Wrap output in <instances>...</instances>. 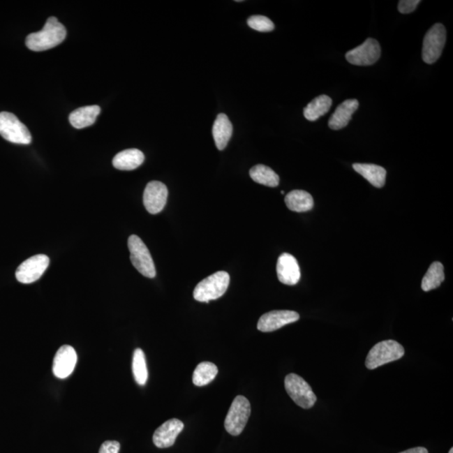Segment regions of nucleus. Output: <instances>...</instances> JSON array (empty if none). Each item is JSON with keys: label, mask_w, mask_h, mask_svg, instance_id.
<instances>
[{"label": "nucleus", "mask_w": 453, "mask_h": 453, "mask_svg": "<svg viewBox=\"0 0 453 453\" xmlns=\"http://www.w3.org/2000/svg\"><path fill=\"white\" fill-rule=\"evenodd\" d=\"M445 280L444 266L440 262H434L428 269L422 282V289L424 292H430L438 288Z\"/></svg>", "instance_id": "obj_24"}, {"label": "nucleus", "mask_w": 453, "mask_h": 453, "mask_svg": "<svg viewBox=\"0 0 453 453\" xmlns=\"http://www.w3.org/2000/svg\"><path fill=\"white\" fill-rule=\"evenodd\" d=\"M218 373V369L211 362H202L195 369L193 376V384L199 387L211 383Z\"/></svg>", "instance_id": "obj_25"}, {"label": "nucleus", "mask_w": 453, "mask_h": 453, "mask_svg": "<svg viewBox=\"0 0 453 453\" xmlns=\"http://www.w3.org/2000/svg\"><path fill=\"white\" fill-rule=\"evenodd\" d=\"M251 413V406L248 399L243 396H237L232 403L224 422L228 433L235 436L242 433Z\"/></svg>", "instance_id": "obj_5"}, {"label": "nucleus", "mask_w": 453, "mask_h": 453, "mask_svg": "<svg viewBox=\"0 0 453 453\" xmlns=\"http://www.w3.org/2000/svg\"><path fill=\"white\" fill-rule=\"evenodd\" d=\"M285 388L292 401L303 409L311 408L317 401V396L309 384L296 373L286 376Z\"/></svg>", "instance_id": "obj_6"}, {"label": "nucleus", "mask_w": 453, "mask_h": 453, "mask_svg": "<svg viewBox=\"0 0 453 453\" xmlns=\"http://www.w3.org/2000/svg\"><path fill=\"white\" fill-rule=\"evenodd\" d=\"M286 206L290 210L296 213H304L313 209L314 201L309 193L302 190H294L286 195L285 198Z\"/></svg>", "instance_id": "obj_21"}, {"label": "nucleus", "mask_w": 453, "mask_h": 453, "mask_svg": "<svg viewBox=\"0 0 453 453\" xmlns=\"http://www.w3.org/2000/svg\"><path fill=\"white\" fill-rule=\"evenodd\" d=\"M355 172L360 174L362 177L377 188H383L385 184L386 170L382 166L373 164L352 165Z\"/></svg>", "instance_id": "obj_20"}, {"label": "nucleus", "mask_w": 453, "mask_h": 453, "mask_svg": "<svg viewBox=\"0 0 453 453\" xmlns=\"http://www.w3.org/2000/svg\"><path fill=\"white\" fill-rule=\"evenodd\" d=\"M248 27L260 32H269L275 29V24L263 15H253L248 20Z\"/></svg>", "instance_id": "obj_27"}, {"label": "nucleus", "mask_w": 453, "mask_h": 453, "mask_svg": "<svg viewBox=\"0 0 453 453\" xmlns=\"http://www.w3.org/2000/svg\"><path fill=\"white\" fill-rule=\"evenodd\" d=\"M381 48L375 39L369 38L364 43L346 54V59L352 65L371 66L380 59Z\"/></svg>", "instance_id": "obj_10"}, {"label": "nucleus", "mask_w": 453, "mask_h": 453, "mask_svg": "<svg viewBox=\"0 0 453 453\" xmlns=\"http://www.w3.org/2000/svg\"><path fill=\"white\" fill-rule=\"evenodd\" d=\"M168 189L161 181L149 182L144 192V205L151 214L161 213L168 202Z\"/></svg>", "instance_id": "obj_12"}, {"label": "nucleus", "mask_w": 453, "mask_h": 453, "mask_svg": "<svg viewBox=\"0 0 453 453\" xmlns=\"http://www.w3.org/2000/svg\"><path fill=\"white\" fill-rule=\"evenodd\" d=\"M131 252V260L135 268L145 277L153 279L156 276L155 264L147 245L140 237L131 235L128 240Z\"/></svg>", "instance_id": "obj_4"}, {"label": "nucleus", "mask_w": 453, "mask_h": 453, "mask_svg": "<svg viewBox=\"0 0 453 453\" xmlns=\"http://www.w3.org/2000/svg\"><path fill=\"white\" fill-rule=\"evenodd\" d=\"M281 194H282V195H284V194H285L284 191H282Z\"/></svg>", "instance_id": "obj_32"}, {"label": "nucleus", "mask_w": 453, "mask_h": 453, "mask_svg": "<svg viewBox=\"0 0 453 453\" xmlns=\"http://www.w3.org/2000/svg\"><path fill=\"white\" fill-rule=\"evenodd\" d=\"M332 101L327 95H321L313 99L304 109V116L309 121H315L322 116L328 113L331 109Z\"/></svg>", "instance_id": "obj_23"}, {"label": "nucleus", "mask_w": 453, "mask_h": 453, "mask_svg": "<svg viewBox=\"0 0 453 453\" xmlns=\"http://www.w3.org/2000/svg\"><path fill=\"white\" fill-rule=\"evenodd\" d=\"M230 282V276L227 272H216L199 282L194 290L193 297L200 302L217 300L227 292Z\"/></svg>", "instance_id": "obj_2"}, {"label": "nucleus", "mask_w": 453, "mask_h": 453, "mask_svg": "<svg viewBox=\"0 0 453 453\" xmlns=\"http://www.w3.org/2000/svg\"><path fill=\"white\" fill-rule=\"evenodd\" d=\"M120 444L116 440H106L102 444L98 453H119Z\"/></svg>", "instance_id": "obj_29"}, {"label": "nucleus", "mask_w": 453, "mask_h": 453, "mask_svg": "<svg viewBox=\"0 0 453 453\" xmlns=\"http://www.w3.org/2000/svg\"><path fill=\"white\" fill-rule=\"evenodd\" d=\"M66 30L56 17H49L44 28L27 37V47L33 52H43L57 47L66 39Z\"/></svg>", "instance_id": "obj_1"}, {"label": "nucleus", "mask_w": 453, "mask_h": 453, "mask_svg": "<svg viewBox=\"0 0 453 453\" xmlns=\"http://www.w3.org/2000/svg\"><path fill=\"white\" fill-rule=\"evenodd\" d=\"M300 319V315L297 311L281 310L272 311L265 313L258 322V330L263 332H270L280 329L288 324L296 322Z\"/></svg>", "instance_id": "obj_11"}, {"label": "nucleus", "mask_w": 453, "mask_h": 453, "mask_svg": "<svg viewBox=\"0 0 453 453\" xmlns=\"http://www.w3.org/2000/svg\"><path fill=\"white\" fill-rule=\"evenodd\" d=\"M77 355L76 351L69 345L61 346L56 353L53 360L54 375L59 379H66L72 375L76 367Z\"/></svg>", "instance_id": "obj_13"}, {"label": "nucleus", "mask_w": 453, "mask_h": 453, "mask_svg": "<svg viewBox=\"0 0 453 453\" xmlns=\"http://www.w3.org/2000/svg\"><path fill=\"white\" fill-rule=\"evenodd\" d=\"M0 135L11 143L29 144L32 137L28 128L13 114L0 113Z\"/></svg>", "instance_id": "obj_7"}, {"label": "nucleus", "mask_w": 453, "mask_h": 453, "mask_svg": "<svg viewBox=\"0 0 453 453\" xmlns=\"http://www.w3.org/2000/svg\"><path fill=\"white\" fill-rule=\"evenodd\" d=\"M249 176L257 184L276 188L280 184V177L272 168L265 165H257L249 170Z\"/></svg>", "instance_id": "obj_22"}, {"label": "nucleus", "mask_w": 453, "mask_h": 453, "mask_svg": "<svg viewBox=\"0 0 453 453\" xmlns=\"http://www.w3.org/2000/svg\"><path fill=\"white\" fill-rule=\"evenodd\" d=\"M419 3V0H401L399 2L398 10L401 14L413 13Z\"/></svg>", "instance_id": "obj_28"}, {"label": "nucleus", "mask_w": 453, "mask_h": 453, "mask_svg": "<svg viewBox=\"0 0 453 453\" xmlns=\"http://www.w3.org/2000/svg\"><path fill=\"white\" fill-rule=\"evenodd\" d=\"M144 161L142 151L137 149H128L114 156L113 165L116 169L120 170H133L142 165Z\"/></svg>", "instance_id": "obj_17"}, {"label": "nucleus", "mask_w": 453, "mask_h": 453, "mask_svg": "<svg viewBox=\"0 0 453 453\" xmlns=\"http://www.w3.org/2000/svg\"><path fill=\"white\" fill-rule=\"evenodd\" d=\"M400 453H428V451L425 447H415Z\"/></svg>", "instance_id": "obj_30"}, {"label": "nucleus", "mask_w": 453, "mask_h": 453, "mask_svg": "<svg viewBox=\"0 0 453 453\" xmlns=\"http://www.w3.org/2000/svg\"><path fill=\"white\" fill-rule=\"evenodd\" d=\"M50 264L48 256L37 255L24 261L16 270V279L20 283L31 284L43 276Z\"/></svg>", "instance_id": "obj_9"}, {"label": "nucleus", "mask_w": 453, "mask_h": 453, "mask_svg": "<svg viewBox=\"0 0 453 453\" xmlns=\"http://www.w3.org/2000/svg\"><path fill=\"white\" fill-rule=\"evenodd\" d=\"M447 40L446 28L443 24H435L427 31L423 40L422 59L427 64H433L442 55Z\"/></svg>", "instance_id": "obj_8"}, {"label": "nucleus", "mask_w": 453, "mask_h": 453, "mask_svg": "<svg viewBox=\"0 0 453 453\" xmlns=\"http://www.w3.org/2000/svg\"><path fill=\"white\" fill-rule=\"evenodd\" d=\"M359 101L356 99H348L336 107L334 114L331 116L328 126L331 130L339 131L346 127L352 119V116L359 109Z\"/></svg>", "instance_id": "obj_16"}, {"label": "nucleus", "mask_w": 453, "mask_h": 453, "mask_svg": "<svg viewBox=\"0 0 453 453\" xmlns=\"http://www.w3.org/2000/svg\"><path fill=\"white\" fill-rule=\"evenodd\" d=\"M184 429V424L180 419H170L157 428L153 435V443L159 448L170 447Z\"/></svg>", "instance_id": "obj_15"}, {"label": "nucleus", "mask_w": 453, "mask_h": 453, "mask_svg": "<svg viewBox=\"0 0 453 453\" xmlns=\"http://www.w3.org/2000/svg\"><path fill=\"white\" fill-rule=\"evenodd\" d=\"M132 371L136 383L140 385L147 384L148 380V369L144 352L141 348H136L133 355Z\"/></svg>", "instance_id": "obj_26"}, {"label": "nucleus", "mask_w": 453, "mask_h": 453, "mask_svg": "<svg viewBox=\"0 0 453 453\" xmlns=\"http://www.w3.org/2000/svg\"><path fill=\"white\" fill-rule=\"evenodd\" d=\"M232 135V126L230 119L224 114H219L213 126V136L216 147L219 151L225 149Z\"/></svg>", "instance_id": "obj_18"}, {"label": "nucleus", "mask_w": 453, "mask_h": 453, "mask_svg": "<svg viewBox=\"0 0 453 453\" xmlns=\"http://www.w3.org/2000/svg\"><path fill=\"white\" fill-rule=\"evenodd\" d=\"M404 355V348L396 341H382L369 351L365 365L369 369H376L386 364L401 359Z\"/></svg>", "instance_id": "obj_3"}, {"label": "nucleus", "mask_w": 453, "mask_h": 453, "mask_svg": "<svg viewBox=\"0 0 453 453\" xmlns=\"http://www.w3.org/2000/svg\"><path fill=\"white\" fill-rule=\"evenodd\" d=\"M448 453H453V448H451Z\"/></svg>", "instance_id": "obj_31"}, {"label": "nucleus", "mask_w": 453, "mask_h": 453, "mask_svg": "<svg viewBox=\"0 0 453 453\" xmlns=\"http://www.w3.org/2000/svg\"><path fill=\"white\" fill-rule=\"evenodd\" d=\"M101 111V107L98 105L82 107L70 114L69 121L76 128L89 127L96 121Z\"/></svg>", "instance_id": "obj_19"}, {"label": "nucleus", "mask_w": 453, "mask_h": 453, "mask_svg": "<svg viewBox=\"0 0 453 453\" xmlns=\"http://www.w3.org/2000/svg\"><path fill=\"white\" fill-rule=\"evenodd\" d=\"M276 272L282 284L295 285L301 279L300 266L296 258L288 253H282L278 259Z\"/></svg>", "instance_id": "obj_14"}]
</instances>
